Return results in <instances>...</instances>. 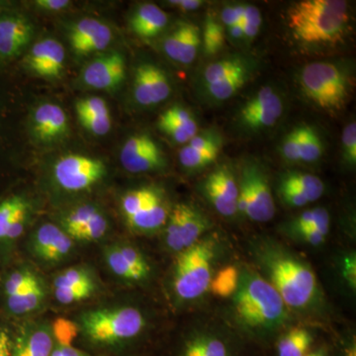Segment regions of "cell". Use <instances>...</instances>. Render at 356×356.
I'll list each match as a JSON object with an SVG mask.
<instances>
[{
  "instance_id": "obj_1",
  "label": "cell",
  "mask_w": 356,
  "mask_h": 356,
  "mask_svg": "<svg viewBox=\"0 0 356 356\" xmlns=\"http://www.w3.org/2000/svg\"><path fill=\"white\" fill-rule=\"evenodd\" d=\"M289 309L277 291L254 267H240L235 294L225 316L229 329L252 348L268 350L289 325Z\"/></svg>"
},
{
  "instance_id": "obj_2",
  "label": "cell",
  "mask_w": 356,
  "mask_h": 356,
  "mask_svg": "<svg viewBox=\"0 0 356 356\" xmlns=\"http://www.w3.org/2000/svg\"><path fill=\"white\" fill-rule=\"evenodd\" d=\"M252 261L277 291L288 309L315 312L324 306V295L311 264L289 248L269 238L250 243Z\"/></svg>"
},
{
  "instance_id": "obj_3",
  "label": "cell",
  "mask_w": 356,
  "mask_h": 356,
  "mask_svg": "<svg viewBox=\"0 0 356 356\" xmlns=\"http://www.w3.org/2000/svg\"><path fill=\"white\" fill-rule=\"evenodd\" d=\"M294 38L307 44H336L343 40L348 23V8L343 0H303L287 13Z\"/></svg>"
},
{
  "instance_id": "obj_4",
  "label": "cell",
  "mask_w": 356,
  "mask_h": 356,
  "mask_svg": "<svg viewBox=\"0 0 356 356\" xmlns=\"http://www.w3.org/2000/svg\"><path fill=\"white\" fill-rule=\"evenodd\" d=\"M81 323L79 332L100 350H127L140 341L147 327L146 315L132 306L86 312Z\"/></svg>"
},
{
  "instance_id": "obj_5",
  "label": "cell",
  "mask_w": 356,
  "mask_h": 356,
  "mask_svg": "<svg viewBox=\"0 0 356 356\" xmlns=\"http://www.w3.org/2000/svg\"><path fill=\"white\" fill-rule=\"evenodd\" d=\"M220 250L217 236L207 234L195 245L177 254L172 286L178 301H197L209 291Z\"/></svg>"
},
{
  "instance_id": "obj_6",
  "label": "cell",
  "mask_w": 356,
  "mask_h": 356,
  "mask_svg": "<svg viewBox=\"0 0 356 356\" xmlns=\"http://www.w3.org/2000/svg\"><path fill=\"white\" fill-rule=\"evenodd\" d=\"M248 348L226 324L203 323L182 334L170 356H250Z\"/></svg>"
},
{
  "instance_id": "obj_7",
  "label": "cell",
  "mask_w": 356,
  "mask_h": 356,
  "mask_svg": "<svg viewBox=\"0 0 356 356\" xmlns=\"http://www.w3.org/2000/svg\"><path fill=\"white\" fill-rule=\"evenodd\" d=\"M300 86L308 99L321 109L337 112L346 106L350 81L341 67L332 63H311L300 72Z\"/></svg>"
},
{
  "instance_id": "obj_8",
  "label": "cell",
  "mask_w": 356,
  "mask_h": 356,
  "mask_svg": "<svg viewBox=\"0 0 356 356\" xmlns=\"http://www.w3.org/2000/svg\"><path fill=\"white\" fill-rule=\"evenodd\" d=\"M238 212L259 222H269L275 216V203L268 177L254 161H248L243 168L238 184Z\"/></svg>"
},
{
  "instance_id": "obj_9",
  "label": "cell",
  "mask_w": 356,
  "mask_h": 356,
  "mask_svg": "<svg viewBox=\"0 0 356 356\" xmlns=\"http://www.w3.org/2000/svg\"><path fill=\"white\" fill-rule=\"evenodd\" d=\"M211 229V222L202 210L188 203H178L165 224V245L179 254L198 243Z\"/></svg>"
},
{
  "instance_id": "obj_10",
  "label": "cell",
  "mask_w": 356,
  "mask_h": 356,
  "mask_svg": "<svg viewBox=\"0 0 356 356\" xmlns=\"http://www.w3.org/2000/svg\"><path fill=\"white\" fill-rule=\"evenodd\" d=\"M131 229L153 233L165 226L170 211L163 194L156 187H145L129 196L122 208Z\"/></svg>"
},
{
  "instance_id": "obj_11",
  "label": "cell",
  "mask_w": 356,
  "mask_h": 356,
  "mask_svg": "<svg viewBox=\"0 0 356 356\" xmlns=\"http://www.w3.org/2000/svg\"><path fill=\"white\" fill-rule=\"evenodd\" d=\"M106 175V165L102 159L70 154L58 159L54 165V177L65 191H88Z\"/></svg>"
},
{
  "instance_id": "obj_12",
  "label": "cell",
  "mask_w": 356,
  "mask_h": 356,
  "mask_svg": "<svg viewBox=\"0 0 356 356\" xmlns=\"http://www.w3.org/2000/svg\"><path fill=\"white\" fill-rule=\"evenodd\" d=\"M120 161L131 173L156 172L166 165L163 149L146 134H138L126 140L121 149Z\"/></svg>"
},
{
  "instance_id": "obj_13",
  "label": "cell",
  "mask_w": 356,
  "mask_h": 356,
  "mask_svg": "<svg viewBox=\"0 0 356 356\" xmlns=\"http://www.w3.org/2000/svg\"><path fill=\"white\" fill-rule=\"evenodd\" d=\"M203 193L222 217L238 213V184L226 166L218 168L204 180Z\"/></svg>"
},
{
  "instance_id": "obj_14",
  "label": "cell",
  "mask_w": 356,
  "mask_h": 356,
  "mask_svg": "<svg viewBox=\"0 0 356 356\" xmlns=\"http://www.w3.org/2000/svg\"><path fill=\"white\" fill-rule=\"evenodd\" d=\"M282 114V99L273 88L266 86L243 105L241 120L250 130H262L275 125Z\"/></svg>"
},
{
  "instance_id": "obj_15",
  "label": "cell",
  "mask_w": 356,
  "mask_h": 356,
  "mask_svg": "<svg viewBox=\"0 0 356 356\" xmlns=\"http://www.w3.org/2000/svg\"><path fill=\"white\" fill-rule=\"evenodd\" d=\"M133 95L142 106H154L165 102L172 95V84L161 67L154 64H143L134 74Z\"/></svg>"
},
{
  "instance_id": "obj_16",
  "label": "cell",
  "mask_w": 356,
  "mask_h": 356,
  "mask_svg": "<svg viewBox=\"0 0 356 356\" xmlns=\"http://www.w3.org/2000/svg\"><path fill=\"white\" fill-rule=\"evenodd\" d=\"M126 76L125 58L119 53L107 54L89 63L83 72V81L88 88L113 90Z\"/></svg>"
},
{
  "instance_id": "obj_17",
  "label": "cell",
  "mask_w": 356,
  "mask_h": 356,
  "mask_svg": "<svg viewBox=\"0 0 356 356\" xmlns=\"http://www.w3.org/2000/svg\"><path fill=\"white\" fill-rule=\"evenodd\" d=\"M108 25L96 18H83L77 21L70 32L72 50L79 56H88L108 48L112 41Z\"/></svg>"
},
{
  "instance_id": "obj_18",
  "label": "cell",
  "mask_w": 356,
  "mask_h": 356,
  "mask_svg": "<svg viewBox=\"0 0 356 356\" xmlns=\"http://www.w3.org/2000/svg\"><path fill=\"white\" fill-rule=\"evenodd\" d=\"M65 62L64 46L57 40L47 38L32 47L26 65L33 74L44 79H57L62 74Z\"/></svg>"
},
{
  "instance_id": "obj_19",
  "label": "cell",
  "mask_w": 356,
  "mask_h": 356,
  "mask_svg": "<svg viewBox=\"0 0 356 356\" xmlns=\"http://www.w3.org/2000/svg\"><path fill=\"white\" fill-rule=\"evenodd\" d=\"M34 27L25 16L8 13L0 15V58L20 55L31 42Z\"/></svg>"
},
{
  "instance_id": "obj_20",
  "label": "cell",
  "mask_w": 356,
  "mask_h": 356,
  "mask_svg": "<svg viewBox=\"0 0 356 356\" xmlns=\"http://www.w3.org/2000/svg\"><path fill=\"white\" fill-rule=\"evenodd\" d=\"M201 34L197 26L179 23L163 41V51L168 58L182 65H189L197 57Z\"/></svg>"
},
{
  "instance_id": "obj_21",
  "label": "cell",
  "mask_w": 356,
  "mask_h": 356,
  "mask_svg": "<svg viewBox=\"0 0 356 356\" xmlns=\"http://www.w3.org/2000/svg\"><path fill=\"white\" fill-rule=\"evenodd\" d=\"M33 132L43 143L62 139L69 131V118L65 110L55 103H43L32 116Z\"/></svg>"
},
{
  "instance_id": "obj_22",
  "label": "cell",
  "mask_w": 356,
  "mask_h": 356,
  "mask_svg": "<svg viewBox=\"0 0 356 356\" xmlns=\"http://www.w3.org/2000/svg\"><path fill=\"white\" fill-rule=\"evenodd\" d=\"M34 252L40 259L46 261H62L70 254L72 248V238L58 226L54 224H44L34 236L33 241Z\"/></svg>"
},
{
  "instance_id": "obj_23",
  "label": "cell",
  "mask_w": 356,
  "mask_h": 356,
  "mask_svg": "<svg viewBox=\"0 0 356 356\" xmlns=\"http://www.w3.org/2000/svg\"><path fill=\"white\" fill-rule=\"evenodd\" d=\"M55 346L51 327L30 325L14 337L11 356H50Z\"/></svg>"
},
{
  "instance_id": "obj_24",
  "label": "cell",
  "mask_w": 356,
  "mask_h": 356,
  "mask_svg": "<svg viewBox=\"0 0 356 356\" xmlns=\"http://www.w3.org/2000/svg\"><path fill=\"white\" fill-rule=\"evenodd\" d=\"M79 123L88 132L95 136L109 133L112 126L111 115L106 102L98 96L83 98L76 104Z\"/></svg>"
},
{
  "instance_id": "obj_25",
  "label": "cell",
  "mask_w": 356,
  "mask_h": 356,
  "mask_svg": "<svg viewBox=\"0 0 356 356\" xmlns=\"http://www.w3.org/2000/svg\"><path fill=\"white\" fill-rule=\"evenodd\" d=\"M159 128L177 144H185L198 134L197 121L191 111L172 106L159 116Z\"/></svg>"
},
{
  "instance_id": "obj_26",
  "label": "cell",
  "mask_w": 356,
  "mask_h": 356,
  "mask_svg": "<svg viewBox=\"0 0 356 356\" xmlns=\"http://www.w3.org/2000/svg\"><path fill=\"white\" fill-rule=\"evenodd\" d=\"M317 344L312 330L305 325H293L281 332L268 350H273V356H305Z\"/></svg>"
},
{
  "instance_id": "obj_27",
  "label": "cell",
  "mask_w": 356,
  "mask_h": 356,
  "mask_svg": "<svg viewBox=\"0 0 356 356\" xmlns=\"http://www.w3.org/2000/svg\"><path fill=\"white\" fill-rule=\"evenodd\" d=\"M30 206L19 196L7 198L0 203V241H13L24 231Z\"/></svg>"
},
{
  "instance_id": "obj_28",
  "label": "cell",
  "mask_w": 356,
  "mask_h": 356,
  "mask_svg": "<svg viewBox=\"0 0 356 356\" xmlns=\"http://www.w3.org/2000/svg\"><path fill=\"white\" fill-rule=\"evenodd\" d=\"M168 23V14L156 4L146 3L138 7L131 17L132 31L140 38L152 39L158 36Z\"/></svg>"
},
{
  "instance_id": "obj_29",
  "label": "cell",
  "mask_w": 356,
  "mask_h": 356,
  "mask_svg": "<svg viewBox=\"0 0 356 356\" xmlns=\"http://www.w3.org/2000/svg\"><path fill=\"white\" fill-rule=\"evenodd\" d=\"M331 217L327 209L323 207L304 211L298 216L293 218L291 221L284 226L287 236H291L307 229H318L329 235Z\"/></svg>"
},
{
  "instance_id": "obj_30",
  "label": "cell",
  "mask_w": 356,
  "mask_h": 356,
  "mask_svg": "<svg viewBox=\"0 0 356 356\" xmlns=\"http://www.w3.org/2000/svg\"><path fill=\"white\" fill-rule=\"evenodd\" d=\"M280 186L287 187L303 194L309 202H315L322 197L325 184L320 177L310 173L291 172L283 175Z\"/></svg>"
},
{
  "instance_id": "obj_31",
  "label": "cell",
  "mask_w": 356,
  "mask_h": 356,
  "mask_svg": "<svg viewBox=\"0 0 356 356\" xmlns=\"http://www.w3.org/2000/svg\"><path fill=\"white\" fill-rule=\"evenodd\" d=\"M44 298V289L41 281L26 288L19 294L7 298L9 310L15 315H23L36 310Z\"/></svg>"
},
{
  "instance_id": "obj_32",
  "label": "cell",
  "mask_w": 356,
  "mask_h": 356,
  "mask_svg": "<svg viewBox=\"0 0 356 356\" xmlns=\"http://www.w3.org/2000/svg\"><path fill=\"white\" fill-rule=\"evenodd\" d=\"M240 280V267H222L214 273L211 280L209 291L218 298L229 299L235 294Z\"/></svg>"
},
{
  "instance_id": "obj_33",
  "label": "cell",
  "mask_w": 356,
  "mask_h": 356,
  "mask_svg": "<svg viewBox=\"0 0 356 356\" xmlns=\"http://www.w3.org/2000/svg\"><path fill=\"white\" fill-rule=\"evenodd\" d=\"M221 149L222 147H214L201 149L185 145L179 152L180 163L187 170H203L216 161Z\"/></svg>"
},
{
  "instance_id": "obj_34",
  "label": "cell",
  "mask_w": 356,
  "mask_h": 356,
  "mask_svg": "<svg viewBox=\"0 0 356 356\" xmlns=\"http://www.w3.org/2000/svg\"><path fill=\"white\" fill-rule=\"evenodd\" d=\"M245 72H248L247 65L242 58H224L212 63L206 67L204 72V81L206 84L215 83Z\"/></svg>"
},
{
  "instance_id": "obj_35",
  "label": "cell",
  "mask_w": 356,
  "mask_h": 356,
  "mask_svg": "<svg viewBox=\"0 0 356 356\" xmlns=\"http://www.w3.org/2000/svg\"><path fill=\"white\" fill-rule=\"evenodd\" d=\"M100 211L92 205H83L70 211L67 216L63 219L64 231L74 238L79 232L86 228V226L100 214Z\"/></svg>"
},
{
  "instance_id": "obj_36",
  "label": "cell",
  "mask_w": 356,
  "mask_h": 356,
  "mask_svg": "<svg viewBox=\"0 0 356 356\" xmlns=\"http://www.w3.org/2000/svg\"><path fill=\"white\" fill-rule=\"evenodd\" d=\"M324 153V145L315 129L310 126H301V145L300 161L315 163Z\"/></svg>"
},
{
  "instance_id": "obj_37",
  "label": "cell",
  "mask_w": 356,
  "mask_h": 356,
  "mask_svg": "<svg viewBox=\"0 0 356 356\" xmlns=\"http://www.w3.org/2000/svg\"><path fill=\"white\" fill-rule=\"evenodd\" d=\"M248 72L228 77L218 83L206 84L208 93L218 102H224L236 95L245 86L248 79Z\"/></svg>"
},
{
  "instance_id": "obj_38",
  "label": "cell",
  "mask_w": 356,
  "mask_h": 356,
  "mask_svg": "<svg viewBox=\"0 0 356 356\" xmlns=\"http://www.w3.org/2000/svg\"><path fill=\"white\" fill-rule=\"evenodd\" d=\"M204 51L207 55H215L221 50L225 43L224 28L214 16H207L204 25L202 37Z\"/></svg>"
},
{
  "instance_id": "obj_39",
  "label": "cell",
  "mask_w": 356,
  "mask_h": 356,
  "mask_svg": "<svg viewBox=\"0 0 356 356\" xmlns=\"http://www.w3.org/2000/svg\"><path fill=\"white\" fill-rule=\"evenodd\" d=\"M55 343L60 346H74L79 337V327L69 318H58L51 327Z\"/></svg>"
},
{
  "instance_id": "obj_40",
  "label": "cell",
  "mask_w": 356,
  "mask_h": 356,
  "mask_svg": "<svg viewBox=\"0 0 356 356\" xmlns=\"http://www.w3.org/2000/svg\"><path fill=\"white\" fill-rule=\"evenodd\" d=\"M105 257H106V261L109 268L111 269L117 276L123 278V280L140 282L139 276L131 268V266H129L126 259L122 257L120 252H119L118 247L109 248L108 250H106Z\"/></svg>"
},
{
  "instance_id": "obj_41",
  "label": "cell",
  "mask_w": 356,
  "mask_h": 356,
  "mask_svg": "<svg viewBox=\"0 0 356 356\" xmlns=\"http://www.w3.org/2000/svg\"><path fill=\"white\" fill-rule=\"evenodd\" d=\"M39 280V278L28 269L14 271L6 282V298L19 294L26 288L31 286Z\"/></svg>"
},
{
  "instance_id": "obj_42",
  "label": "cell",
  "mask_w": 356,
  "mask_h": 356,
  "mask_svg": "<svg viewBox=\"0 0 356 356\" xmlns=\"http://www.w3.org/2000/svg\"><path fill=\"white\" fill-rule=\"evenodd\" d=\"M93 284L88 271L81 268H70L58 276L54 281L55 288L90 286Z\"/></svg>"
},
{
  "instance_id": "obj_43",
  "label": "cell",
  "mask_w": 356,
  "mask_h": 356,
  "mask_svg": "<svg viewBox=\"0 0 356 356\" xmlns=\"http://www.w3.org/2000/svg\"><path fill=\"white\" fill-rule=\"evenodd\" d=\"M108 229V222L102 213H100L95 219L89 222L86 228L81 229L72 238V240L84 241V242H91V241L99 240Z\"/></svg>"
},
{
  "instance_id": "obj_44",
  "label": "cell",
  "mask_w": 356,
  "mask_h": 356,
  "mask_svg": "<svg viewBox=\"0 0 356 356\" xmlns=\"http://www.w3.org/2000/svg\"><path fill=\"white\" fill-rule=\"evenodd\" d=\"M95 285L83 287L55 288V296L60 303L69 305L89 298L95 292Z\"/></svg>"
},
{
  "instance_id": "obj_45",
  "label": "cell",
  "mask_w": 356,
  "mask_h": 356,
  "mask_svg": "<svg viewBox=\"0 0 356 356\" xmlns=\"http://www.w3.org/2000/svg\"><path fill=\"white\" fill-rule=\"evenodd\" d=\"M261 13L259 9L252 4L245 6V16L242 24L243 38H255L261 29Z\"/></svg>"
},
{
  "instance_id": "obj_46",
  "label": "cell",
  "mask_w": 356,
  "mask_h": 356,
  "mask_svg": "<svg viewBox=\"0 0 356 356\" xmlns=\"http://www.w3.org/2000/svg\"><path fill=\"white\" fill-rule=\"evenodd\" d=\"M300 145H301V126L293 129L283 140L281 153L283 158L291 163L300 161Z\"/></svg>"
},
{
  "instance_id": "obj_47",
  "label": "cell",
  "mask_w": 356,
  "mask_h": 356,
  "mask_svg": "<svg viewBox=\"0 0 356 356\" xmlns=\"http://www.w3.org/2000/svg\"><path fill=\"white\" fill-rule=\"evenodd\" d=\"M341 147L344 161L350 165L356 163V124L351 122L344 128L341 135Z\"/></svg>"
},
{
  "instance_id": "obj_48",
  "label": "cell",
  "mask_w": 356,
  "mask_h": 356,
  "mask_svg": "<svg viewBox=\"0 0 356 356\" xmlns=\"http://www.w3.org/2000/svg\"><path fill=\"white\" fill-rule=\"evenodd\" d=\"M341 274L343 275L346 286L351 291L356 289V255L355 252H350L344 255L341 262Z\"/></svg>"
},
{
  "instance_id": "obj_49",
  "label": "cell",
  "mask_w": 356,
  "mask_h": 356,
  "mask_svg": "<svg viewBox=\"0 0 356 356\" xmlns=\"http://www.w3.org/2000/svg\"><path fill=\"white\" fill-rule=\"evenodd\" d=\"M243 16H245V6L243 4L225 6L221 14L222 23L228 27V29L234 25H242Z\"/></svg>"
},
{
  "instance_id": "obj_50",
  "label": "cell",
  "mask_w": 356,
  "mask_h": 356,
  "mask_svg": "<svg viewBox=\"0 0 356 356\" xmlns=\"http://www.w3.org/2000/svg\"><path fill=\"white\" fill-rule=\"evenodd\" d=\"M327 234L318 229H307V231L300 232L291 236L292 238L298 241L300 243H306L312 247H318L325 242Z\"/></svg>"
},
{
  "instance_id": "obj_51",
  "label": "cell",
  "mask_w": 356,
  "mask_h": 356,
  "mask_svg": "<svg viewBox=\"0 0 356 356\" xmlns=\"http://www.w3.org/2000/svg\"><path fill=\"white\" fill-rule=\"evenodd\" d=\"M278 191H280V195L282 198L283 202L287 204L290 207H303L310 203L303 194L293 191L291 188L278 185Z\"/></svg>"
},
{
  "instance_id": "obj_52",
  "label": "cell",
  "mask_w": 356,
  "mask_h": 356,
  "mask_svg": "<svg viewBox=\"0 0 356 356\" xmlns=\"http://www.w3.org/2000/svg\"><path fill=\"white\" fill-rule=\"evenodd\" d=\"M69 0H36L35 6L48 13H60L70 6Z\"/></svg>"
},
{
  "instance_id": "obj_53",
  "label": "cell",
  "mask_w": 356,
  "mask_h": 356,
  "mask_svg": "<svg viewBox=\"0 0 356 356\" xmlns=\"http://www.w3.org/2000/svg\"><path fill=\"white\" fill-rule=\"evenodd\" d=\"M13 339L6 330L0 329V356H11Z\"/></svg>"
},
{
  "instance_id": "obj_54",
  "label": "cell",
  "mask_w": 356,
  "mask_h": 356,
  "mask_svg": "<svg viewBox=\"0 0 356 356\" xmlns=\"http://www.w3.org/2000/svg\"><path fill=\"white\" fill-rule=\"evenodd\" d=\"M168 3L182 11H193L203 6L201 0H170Z\"/></svg>"
},
{
  "instance_id": "obj_55",
  "label": "cell",
  "mask_w": 356,
  "mask_h": 356,
  "mask_svg": "<svg viewBox=\"0 0 356 356\" xmlns=\"http://www.w3.org/2000/svg\"><path fill=\"white\" fill-rule=\"evenodd\" d=\"M305 356H334L331 346L325 343H318Z\"/></svg>"
},
{
  "instance_id": "obj_56",
  "label": "cell",
  "mask_w": 356,
  "mask_h": 356,
  "mask_svg": "<svg viewBox=\"0 0 356 356\" xmlns=\"http://www.w3.org/2000/svg\"><path fill=\"white\" fill-rule=\"evenodd\" d=\"M229 35L233 37L234 39H242L243 38V31L242 25H234L233 27L229 28Z\"/></svg>"
}]
</instances>
